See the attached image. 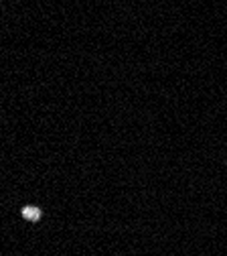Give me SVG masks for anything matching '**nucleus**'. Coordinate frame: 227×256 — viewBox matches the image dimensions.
<instances>
[{"label":"nucleus","mask_w":227,"mask_h":256,"mask_svg":"<svg viewBox=\"0 0 227 256\" xmlns=\"http://www.w3.org/2000/svg\"><path fill=\"white\" fill-rule=\"evenodd\" d=\"M22 218L24 220H30V222H37V220H41V210L26 206V208H22Z\"/></svg>","instance_id":"obj_1"}]
</instances>
